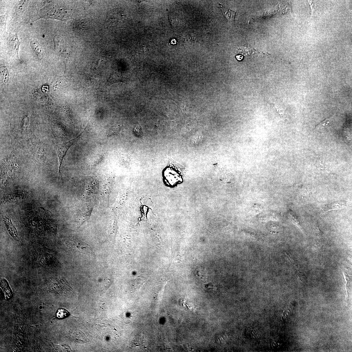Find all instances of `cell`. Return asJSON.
I'll use <instances>...</instances> for the list:
<instances>
[{"label":"cell","instance_id":"obj_9","mask_svg":"<svg viewBox=\"0 0 352 352\" xmlns=\"http://www.w3.org/2000/svg\"><path fill=\"white\" fill-rule=\"evenodd\" d=\"M333 118V117H332L326 118L323 121L319 123L318 125H317L316 126V128L318 129H322L328 127L331 123Z\"/></svg>","mask_w":352,"mask_h":352},{"label":"cell","instance_id":"obj_1","mask_svg":"<svg viewBox=\"0 0 352 352\" xmlns=\"http://www.w3.org/2000/svg\"><path fill=\"white\" fill-rule=\"evenodd\" d=\"M80 134L78 137L74 139L70 140L64 143L55 144L53 145L54 149L56 150L59 159V169L58 174L59 176L61 174V168L63 160L65 155L68 152V150L75 143L81 138L82 136V133Z\"/></svg>","mask_w":352,"mask_h":352},{"label":"cell","instance_id":"obj_3","mask_svg":"<svg viewBox=\"0 0 352 352\" xmlns=\"http://www.w3.org/2000/svg\"><path fill=\"white\" fill-rule=\"evenodd\" d=\"M3 220L10 234L13 238H17V231L12 224L11 220L7 218L3 217Z\"/></svg>","mask_w":352,"mask_h":352},{"label":"cell","instance_id":"obj_12","mask_svg":"<svg viewBox=\"0 0 352 352\" xmlns=\"http://www.w3.org/2000/svg\"><path fill=\"white\" fill-rule=\"evenodd\" d=\"M26 1H22L19 3L16 9V12L17 13H20L24 10L26 6Z\"/></svg>","mask_w":352,"mask_h":352},{"label":"cell","instance_id":"obj_4","mask_svg":"<svg viewBox=\"0 0 352 352\" xmlns=\"http://www.w3.org/2000/svg\"><path fill=\"white\" fill-rule=\"evenodd\" d=\"M30 45L32 51L36 54L38 58L40 59L43 58L44 51L41 45L35 40H33L31 42Z\"/></svg>","mask_w":352,"mask_h":352},{"label":"cell","instance_id":"obj_8","mask_svg":"<svg viewBox=\"0 0 352 352\" xmlns=\"http://www.w3.org/2000/svg\"><path fill=\"white\" fill-rule=\"evenodd\" d=\"M69 315V313L67 310L64 309H58L56 313L57 317L59 319H63L67 317Z\"/></svg>","mask_w":352,"mask_h":352},{"label":"cell","instance_id":"obj_6","mask_svg":"<svg viewBox=\"0 0 352 352\" xmlns=\"http://www.w3.org/2000/svg\"><path fill=\"white\" fill-rule=\"evenodd\" d=\"M219 7L225 17L229 21H234L236 12L226 8L220 4H219Z\"/></svg>","mask_w":352,"mask_h":352},{"label":"cell","instance_id":"obj_14","mask_svg":"<svg viewBox=\"0 0 352 352\" xmlns=\"http://www.w3.org/2000/svg\"><path fill=\"white\" fill-rule=\"evenodd\" d=\"M236 58H237V59L238 60H242L243 57L242 56H236Z\"/></svg>","mask_w":352,"mask_h":352},{"label":"cell","instance_id":"obj_10","mask_svg":"<svg viewBox=\"0 0 352 352\" xmlns=\"http://www.w3.org/2000/svg\"><path fill=\"white\" fill-rule=\"evenodd\" d=\"M346 207L344 204L342 202H338L336 203L331 206L330 209L329 211L331 210H339L343 209Z\"/></svg>","mask_w":352,"mask_h":352},{"label":"cell","instance_id":"obj_2","mask_svg":"<svg viewBox=\"0 0 352 352\" xmlns=\"http://www.w3.org/2000/svg\"><path fill=\"white\" fill-rule=\"evenodd\" d=\"M20 44L21 42L18 39L17 34L12 37L9 39L8 43L9 50L12 54L17 55L18 56Z\"/></svg>","mask_w":352,"mask_h":352},{"label":"cell","instance_id":"obj_13","mask_svg":"<svg viewBox=\"0 0 352 352\" xmlns=\"http://www.w3.org/2000/svg\"><path fill=\"white\" fill-rule=\"evenodd\" d=\"M308 2L310 5V7L311 8V10H312V14H313V7H312V2H312V1H308Z\"/></svg>","mask_w":352,"mask_h":352},{"label":"cell","instance_id":"obj_11","mask_svg":"<svg viewBox=\"0 0 352 352\" xmlns=\"http://www.w3.org/2000/svg\"><path fill=\"white\" fill-rule=\"evenodd\" d=\"M109 84H112L115 83L123 82L121 77H119L111 76L108 79L107 82Z\"/></svg>","mask_w":352,"mask_h":352},{"label":"cell","instance_id":"obj_5","mask_svg":"<svg viewBox=\"0 0 352 352\" xmlns=\"http://www.w3.org/2000/svg\"><path fill=\"white\" fill-rule=\"evenodd\" d=\"M73 246L80 253H90L92 251L91 248L89 245L81 241L75 242Z\"/></svg>","mask_w":352,"mask_h":352},{"label":"cell","instance_id":"obj_7","mask_svg":"<svg viewBox=\"0 0 352 352\" xmlns=\"http://www.w3.org/2000/svg\"><path fill=\"white\" fill-rule=\"evenodd\" d=\"M2 286L5 294V298L6 299L10 298L12 296V291L7 283L4 279L2 281Z\"/></svg>","mask_w":352,"mask_h":352}]
</instances>
